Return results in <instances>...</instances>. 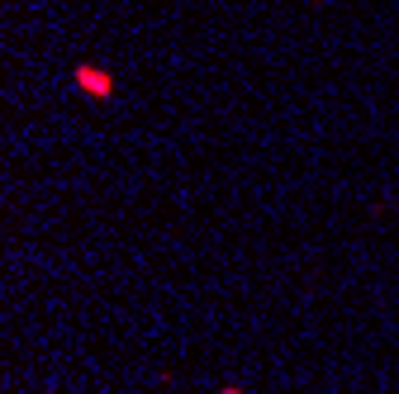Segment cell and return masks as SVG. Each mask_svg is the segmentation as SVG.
<instances>
[{"instance_id": "cell-1", "label": "cell", "mask_w": 399, "mask_h": 394, "mask_svg": "<svg viewBox=\"0 0 399 394\" xmlns=\"http://www.w3.org/2000/svg\"><path fill=\"white\" fill-rule=\"evenodd\" d=\"M77 81L91 90V95H95V100L114 90V77H109V72H95V67H77Z\"/></svg>"}, {"instance_id": "cell-2", "label": "cell", "mask_w": 399, "mask_h": 394, "mask_svg": "<svg viewBox=\"0 0 399 394\" xmlns=\"http://www.w3.org/2000/svg\"><path fill=\"white\" fill-rule=\"evenodd\" d=\"M224 394H238V390H224Z\"/></svg>"}]
</instances>
